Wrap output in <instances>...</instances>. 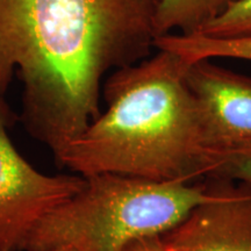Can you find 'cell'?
<instances>
[{
    "instance_id": "cell-12",
    "label": "cell",
    "mask_w": 251,
    "mask_h": 251,
    "mask_svg": "<svg viewBox=\"0 0 251 251\" xmlns=\"http://www.w3.org/2000/svg\"><path fill=\"white\" fill-rule=\"evenodd\" d=\"M49 251H78V250L75 249V248H72V247L64 246V247L55 248V249H51V250H49Z\"/></svg>"
},
{
    "instance_id": "cell-8",
    "label": "cell",
    "mask_w": 251,
    "mask_h": 251,
    "mask_svg": "<svg viewBox=\"0 0 251 251\" xmlns=\"http://www.w3.org/2000/svg\"><path fill=\"white\" fill-rule=\"evenodd\" d=\"M155 49H166L191 63L199 59L235 58L251 61V37L216 39L194 34L171 33L157 37Z\"/></svg>"
},
{
    "instance_id": "cell-10",
    "label": "cell",
    "mask_w": 251,
    "mask_h": 251,
    "mask_svg": "<svg viewBox=\"0 0 251 251\" xmlns=\"http://www.w3.org/2000/svg\"><path fill=\"white\" fill-rule=\"evenodd\" d=\"M198 34L216 39L251 37V0L231 2Z\"/></svg>"
},
{
    "instance_id": "cell-11",
    "label": "cell",
    "mask_w": 251,
    "mask_h": 251,
    "mask_svg": "<svg viewBox=\"0 0 251 251\" xmlns=\"http://www.w3.org/2000/svg\"><path fill=\"white\" fill-rule=\"evenodd\" d=\"M124 251H176L166 243L162 234L146 235L135 238L125 247Z\"/></svg>"
},
{
    "instance_id": "cell-2",
    "label": "cell",
    "mask_w": 251,
    "mask_h": 251,
    "mask_svg": "<svg viewBox=\"0 0 251 251\" xmlns=\"http://www.w3.org/2000/svg\"><path fill=\"white\" fill-rule=\"evenodd\" d=\"M188 64L157 49L111 72L102 85L106 109L69 143L58 164L83 177L181 183L208 178L212 141L187 83Z\"/></svg>"
},
{
    "instance_id": "cell-9",
    "label": "cell",
    "mask_w": 251,
    "mask_h": 251,
    "mask_svg": "<svg viewBox=\"0 0 251 251\" xmlns=\"http://www.w3.org/2000/svg\"><path fill=\"white\" fill-rule=\"evenodd\" d=\"M208 178H221L251 184V140L216 143L209 156Z\"/></svg>"
},
{
    "instance_id": "cell-6",
    "label": "cell",
    "mask_w": 251,
    "mask_h": 251,
    "mask_svg": "<svg viewBox=\"0 0 251 251\" xmlns=\"http://www.w3.org/2000/svg\"><path fill=\"white\" fill-rule=\"evenodd\" d=\"M186 78L202 109L212 147L251 140V77L199 59L188 64Z\"/></svg>"
},
{
    "instance_id": "cell-5",
    "label": "cell",
    "mask_w": 251,
    "mask_h": 251,
    "mask_svg": "<svg viewBox=\"0 0 251 251\" xmlns=\"http://www.w3.org/2000/svg\"><path fill=\"white\" fill-rule=\"evenodd\" d=\"M209 179L206 199L163 237L176 251H251V184Z\"/></svg>"
},
{
    "instance_id": "cell-1",
    "label": "cell",
    "mask_w": 251,
    "mask_h": 251,
    "mask_svg": "<svg viewBox=\"0 0 251 251\" xmlns=\"http://www.w3.org/2000/svg\"><path fill=\"white\" fill-rule=\"evenodd\" d=\"M162 0H0V100L15 71L23 120L57 162L100 114L103 81L151 55Z\"/></svg>"
},
{
    "instance_id": "cell-7",
    "label": "cell",
    "mask_w": 251,
    "mask_h": 251,
    "mask_svg": "<svg viewBox=\"0 0 251 251\" xmlns=\"http://www.w3.org/2000/svg\"><path fill=\"white\" fill-rule=\"evenodd\" d=\"M236 0H162L157 9V37L174 30L194 35Z\"/></svg>"
},
{
    "instance_id": "cell-4",
    "label": "cell",
    "mask_w": 251,
    "mask_h": 251,
    "mask_svg": "<svg viewBox=\"0 0 251 251\" xmlns=\"http://www.w3.org/2000/svg\"><path fill=\"white\" fill-rule=\"evenodd\" d=\"M8 121V107L0 100V251H24L41 219L76 194L85 177L36 170L12 143Z\"/></svg>"
},
{
    "instance_id": "cell-3",
    "label": "cell",
    "mask_w": 251,
    "mask_h": 251,
    "mask_svg": "<svg viewBox=\"0 0 251 251\" xmlns=\"http://www.w3.org/2000/svg\"><path fill=\"white\" fill-rule=\"evenodd\" d=\"M207 196V183L90 176L76 194L41 219L24 251L64 246L124 251L135 238L170 230Z\"/></svg>"
}]
</instances>
